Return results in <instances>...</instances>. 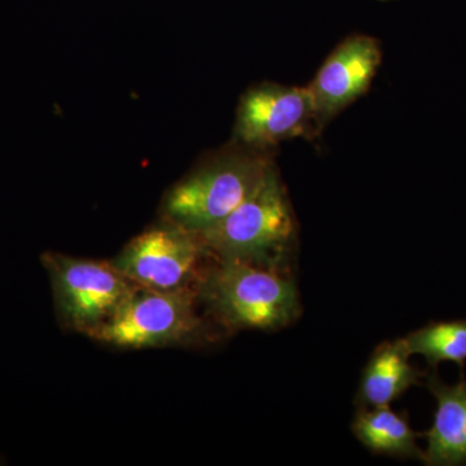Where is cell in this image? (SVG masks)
<instances>
[{
    "label": "cell",
    "instance_id": "cell-4",
    "mask_svg": "<svg viewBox=\"0 0 466 466\" xmlns=\"http://www.w3.org/2000/svg\"><path fill=\"white\" fill-rule=\"evenodd\" d=\"M196 289L158 290L137 285L116 314L90 339L121 349L165 348L196 341L204 323Z\"/></svg>",
    "mask_w": 466,
    "mask_h": 466
},
{
    "label": "cell",
    "instance_id": "cell-10",
    "mask_svg": "<svg viewBox=\"0 0 466 466\" xmlns=\"http://www.w3.org/2000/svg\"><path fill=\"white\" fill-rule=\"evenodd\" d=\"M410 357L401 339L380 346L361 376L357 395L359 406H390L417 385L422 375L410 363Z\"/></svg>",
    "mask_w": 466,
    "mask_h": 466
},
{
    "label": "cell",
    "instance_id": "cell-12",
    "mask_svg": "<svg viewBox=\"0 0 466 466\" xmlns=\"http://www.w3.org/2000/svg\"><path fill=\"white\" fill-rule=\"evenodd\" d=\"M410 355H421L431 367L452 361L464 370L466 320L431 323L401 339Z\"/></svg>",
    "mask_w": 466,
    "mask_h": 466
},
{
    "label": "cell",
    "instance_id": "cell-7",
    "mask_svg": "<svg viewBox=\"0 0 466 466\" xmlns=\"http://www.w3.org/2000/svg\"><path fill=\"white\" fill-rule=\"evenodd\" d=\"M317 139L314 106L308 87L260 84L242 95L232 142L272 150L287 140Z\"/></svg>",
    "mask_w": 466,
    "mask_h": 466
},
{
    "label": "cell",
    "instance_id": "cell-5",
    "mask_svg": "<svg viewBox=\"0 0 466 466\" xmlns=\"http://www.w3.org/2000/svg\"><path fill=\"white\" fill-rule=\"evenodd\" d=\"M41 260L50 276L61 324L87 337L116 314L137 287L112 262L54 251L43 253Z\"/></svg>",
    "mask_w": 466,
    "mask_h": 466
},
{
    "label": "cell",
    "instance_id": "cell-13",
    "mask_svg": "<svg viewBox=\"0 0 466 466\" xmlns=\"http://www.w3.org/2000/svg\"><path fill=\"white\" fill-rule=\"evenodd\" d=\"M380 2H390V0H380Z\"/></svg>",
    "mask_w": 466,
    "mask_h": 466
},
{
    "label": "cell",
    "instance_id": "cell-11",
    "mask_svg": "<svg viewBox=\"0 0 466 466\" xmlns=\"http://www.w3.org/2000/svg\"><path fill=\"white\" fill-rule=\"evenodd\" d=\"M352 433L372 452L392 458L424 461V451L404 413L390 406L360 408L352 422Z\"/></svg>",
    "mask_w": 466,
    "mask_h": 466
},
{
    "label": "cell",
    "instance_id": "cell-9",
    "mask_svg": "<svg viewBox=\"0 0 466 466\" xmlns=\"http://www.w3.org/2000/svg\"><path fill=\"white\" fill-rule=\"evenodd\" d=\"M428 389L437 400L431 428L425 433L424 462L431 466L466 464V381L446 385L431 376Z\"/></svg>",
    "mask_w": 466,
    "mask_h": 466
},
{
    "label": "cell",
    "instance_id": "cell-6",
    "mask_svg": "<svg viewBox=\"0 0 466 466\" xmlns=\"http://www.w3.org/2000/svg\"><path fill=\"white\" fill-rule=\"evenodd\" d=\"M205 256L198 233L164 218L128 242L110 262L139 287L174 290L191 287Z\"/></svg>",
    "mask_w": 466,
    "mask_h": 466
},
{
    "label": "cell",
    "instance_id": "cell-3",
    "mask_svg": "<svg viewBox=\"0 0 466 466\" xmlns=\"http://www.w3.org/2000/svg\"><path fill=\"white\" fill-rule=\"evenodd\" d=\"M208 256L280 269L297 238L289 198L272 167L250 198L222 222L198 233Z\"/></svg>",
    "mask_w": 466,
    "mask_h": 466
},
{
    "label": "cell",
    "instance_id": "cell-8",
    "mask_svg": "<svg viewBox=\"0 0 466 466\" xmlns=\"http://www.w3.org/2000/svg\"><path fill=\"white\" fill-rule=\"evenodd\" d=\"M381 61L379 41L363 34L350 35L334 48L308 86L318 137L334 116L370 90Z\"/></svg>",
    "mask_w": 466,
    "mask_h": 466
},
{
    "label": "cell",
    "instance_id": "cell-1",
    "mask_svg": "<svg viewBox=\"0 0 466 466\" xmlns=\"http://www.w3.org/2000/svg\"><path fill=\"white\" fill-rule=\"evenodd\" d=\"M274 165L271 150L232 142L175 184L164 218L188 231H207L250 198Z\"/></svg>",
    "mask_w": 466,
    "mask_h": 466
},
{
    "label": "cell",
    "instance_id": "cell-2",
    "mask_svg": "<svg viewBox=\"0 0 466 466\" xmlns=\"http://www.w3.org/2000/svg\"><path fill=\"white\" fill-rule=\"evenodd\" d=\"M195 289L208 311L229 329H279L299 314L296 285L280 269L214 259L198 276Z\"/></svg>",
    "mask_w": 466,
    "mask_h": 466
}]
</instances>
